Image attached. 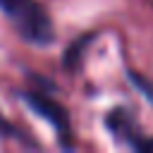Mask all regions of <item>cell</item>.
Masks as SVG:
<instances>
[{"label": "cell", "mask_w": 153, "mask_h": 153, "mask_svg": "<svg viewBox=\"0 0 153 153\" xmlns=\"http://www.w3.org/2000/svg\"><path fill=\"white\" fill-rule=\"evenodd\" d=\"M127 76H129L131 86H134V88H139V91H141V96L153 105V81H151V79H146L143 74L134 72V69H129V72H127Z\"/></svg>", "instance_id": "5b68a950"}, {"label": "cell", "mask_w": 153, "mask_h": 153, "mask_svg": "<svg viewBox=\"0 0 153 153\" xmlns=\"http://www.w3.org/2000/svg\"><path fill=\"white\" fill-rule=\"evenodd\" d=\"M0 10L12 19L17 31L24 41L33 45H50L53 43V24L45 10L36 0H0Z\"/></svg>", "instance_id": "6da1fadb"}, {"label": "cell", "mask_w": 153, "mask_h": 153, "mask_svg": "<svg viewBox=\"0 0 153 153\" xmlns=\"http://www.w3.org/2000/svg\"><path fill=\"white\" fill-rule=\"evenodd\" d=\"M0 136H14V127L0 115Z\"/></svg>", "instance_id": "8992f818"}, {"label": "cell", "mask_w": 153, "mask_h": 153, "mask_svg": "<svg viewBox=\"0 0 153 153\" xmlns=\"http://www.w3.org/2000/svg\"><path fill=\"white\" fill-rule=\"evenodd\" d=\"M22 100L36 112L41 115L48 124H53V129L57 131L62 146H72V124H69V115L67 110L50 96L41 93V91H24L22 93Z\"/></svg>", "instance_id": "7a4b0ae2"}, {"label": "cell", "mask_w": 153, "mask_h": 153, "mask_svg": "<svg viewBox=\"0 0 153 153\" xmlns=\"http://www.w3.org/2000/svg\"><path fill=\"white\" fill-rule=\"evenodd\" d=\"M105 124H108V129H110L120 141H124V143L131 146V148H136L139 141L143 139L139 124L134 122V117H131L124 108H115V110H110L108 117H105Z\"/></svg>", "instance_id": "3957f363"}, {"label": "cell", "mask_w": 153, "mask_h": 153, "mask_svg": "<svg viewBox=\"0 0 153 153\" xmlns=\"http://www.w3.org/2000/svg\"><path fill=\"white\" fill-rule=\"evenodd\" d=\"M91 33L88 36H81V38H76L67 50H65V57H62V65H65V69H74L76 65H79V60H81V53H84V48L91 43Z\"/></svg>", "instance_id": "277c9868"}, {"label": "cell", "mask_w": 153, "mask_h": 153, "mask_svg": "<svg viewBox=\"0 0 153 153\" xmlns=\"http://www.w3.org/2000/svg\"><path fill=\"white\" fill-rule=\"evenodd\" d=\"M134 151H143V153H148V151H153V139H146V136H143V139L139 141V146H136Z\"/></svg>", "instance_id": "52a82bcc"}]
</instances>
